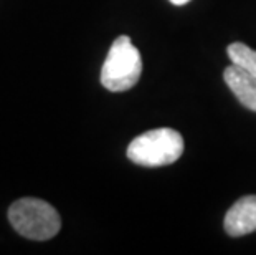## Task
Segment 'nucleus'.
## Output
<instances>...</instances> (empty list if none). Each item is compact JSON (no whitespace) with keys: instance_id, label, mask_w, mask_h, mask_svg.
<instances>
[{"instance_id":"obj_5","label":"nucleus","mask_w":256,"mask_h":255,"mask_svg":"<svg viewBox=\"0 0 256 255\" xmlns=\"http://www.w3.org/2000/svg\"><path fill=\"white\" fill-rule=\"evenodd\" d=\"M223 80L244 108L256 113V78L236 65H230L223 72Z\"/></svg>"},{"instance_id":"obj_4","label":"nucleus","mask_w":256,"mask_h":255,"mask_svg":"<svg viewBox=\"0 0 256 255\" xmlns=\"http://www.w3.org/2000/svg\"><path fill=\"white\" fill-rule=\"evenodd\" d=\"M225 232L232 237L248 235L256 230V196L238 199L225 215Z\"/></svg>"},{"instance_id":"obj_6","label":"nucleus","mask_w":256,"mask_h":255,"mask_svg":"<svg viewBox=\"0 0 256 255\" xmlns=\"http://www.w3.org/2000/svg\"><path fill=\"white\" fill-rule=\"evenodd\" d=\"M226 53L233 65H236L248 75L256 78V50L242 42H235L226 48Z\"/></svg>"},{"instance_id":"obj_2","label":"nucleus","mask_w":256,"mask_h":255,"mask_svg":"<svg viewBox=\"0 0 256 255\" xmlns=\"http://www.w3.org/2000/svg\"><path fill=\"white\" fill-rule=\"evenodd\" d=\"M142 73V58L128 35L118 37L111 45L101 68V85L119 93L138 85Z\"/></svg>"},{"instance_id":"obj_3","label":"nucleus","mask_w":256,"mask_h":255,"mask_svg":"<svg viewBox=\"0 0 256 255\" xmlns=\"http://www.w3.org/2000/svg\"><path fill=\"white\" fill-rule=\"evenodd\" d=\"M184 153V138L172 128L150 129L130 141L128 157L146 167H160L176 162Z\"/></svg>"},{"instance_id":"obj_7","label":"nucleus","mask_w":256,"mask_h":255,"mask_svg":"<svg viewBox=\"0 0 256 255\" xmlns=\"http://www.w3.org/2000/svg\"><path fill=\"white\" fill-rule=\"evenodd\" d=\"M170 2H172L174 5H185V4H188L190 0H170Z\"/></svg>"},{"instance_id":"obj_1","label":"nucleus","mask_w":256,"mask_h":255,"mask_svg":"<svg viewBox=\"0 0 256 255\" xmlns=\"http://www.w3.org/2000/svg\"><path fill=\"white\" fill-rule=\"evenodd\" d=\"M8 220L20 235L32 240H48L62 229V219L56 209L35 197L18 199L10 205Z\"/></svg>"}]
</instances>
